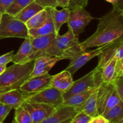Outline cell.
Listing matches in <instances>:
<instances>
[{
	"mask_svg": "<svg viewBox=\"0 0 123 123\" xmlns=\"http://www.w3.org/2000/svg\"><path fill=\"white\" fill-rule=\"evenodd\" d=\"M49 8L52 16L55 32L57 34H59L58 32L62 25L65 23H67L70 9L68 7H64L61 10H58L56 8Z\"/></svg>",
	"mask_w": 123,
	"mask_h": 123,
	"instance_id": "ffe728a7",
	"label": "cell"
},
{
	"mask_svg": "<svg viewBox=\"0 0 123 123\" xmlns=\"http://www.w3.org/2000/svg\"><path fill=\"white\" fill-rule=\"evenodd\" d=\"M48 12L46 8H44L30 18L26 23V27L28 30L40 27L44 24L48 18Z\"/></svg>",
	"mask_w": 123,
	"mask_h": 123,
	"instance_id": "d4e9b609",
	"label": "cell"
},
{
	"mask_svg": "<svg viewBox=\"0 0 123 123\" xmlns=\"http://www.w3.org/2000/svg\"><path fill=\"white\" fill-rule=\"evenodd\" d=\"M57 0H34V2L38 4L43 8H56L57 7V4H56Z\"/></svg>",
	"mask_w": 123,
	"mask_h": 123,
	"instance_id": "d6a6232c",
	"label": "cell"
},
{
	"mask_svg": "<svg viewBox=\"0 0 123 123\" xmlns=\"http://www.w3.org/2000/svg\"><path fill=\"white\" fill-rule=\"evenodd\" d=\"M34 1V0H14L10 6L7 8L6 13L14 16Z\"/></svg>",
	"mask_w": 123,
	"mask_h": 123,
	"instance_id": "83f0119b",
	"label": "cell"
},
{
	"mask_svg": "<svg viewBox=\"0 0 123 123\" xmlns=\"http://www.w3.org/2000/svg\"><path fill=\"white\" fill-rule=\"evenodd\" d=\"M99 23L96 32L83 42L79 46L83 51L93 47L108 44L123 35V1L120 0L108 13L98 18Z\"/></svg>",
	"mask_w": 123,
	"mask_h": 123,
	"instance_id": "6da1fadb",
	"label": "cell"
},
{
	"mask_svg": "<svg viewBox=\"0 0 123 123\" xmlns=\"http://www.w3.org/2000/svg\"><path fill=\"white\" fill-rule=\"evenodd\" d=\"M24 41L20 46L18 52L13 55L12 62L14 64H22L27 62L28 58L31 52V37L28 36L24 38Z\"/></svg>",
	"mask_w": 123,
	"mask_h": 123,
	"instance_id": "44dd1931",
	"label": "cell"
},
{
	"mask_svg": "<svg viewBox=\"0 0 123 123\" xmlns=\"http://www.w3.org/2000/svg\"><path fill=\"white\" fill-rule=\"evenodd\" d=\"M108 123H109V122H108Z\"/></svg>",
	"mask_w": 123,
	"mask_h": 123,
	"instance_id": "f6af8a7d",
	"label": "cell"
},
{
	"mask_svg": "<svg viewBox=\"0 0 123 123\" xmlns=\"http://www.w3.org/2000/svg\"><path fill=\"white\" fill-rule=\"evenodd\" d=\"M117 59L114 57L110 62H108L100 70L101 78L102 82L106 83H112L116 79L115 77V67Z\"/></svg>",
	"mask_w": 123,
	"mask_h": 123,
	"instance_id": "cb8c5ba5",
	"label": "cell"
},
{
	"mask_svg": "<svg viewBox=\"0 0 123 123\" xmlns=\"http://www.w3.org/2000/svg\"><path fill=\"white\" fill-rule=\"evenodd\" d=\"M60 60L61 59L59 57L48 55L37 58L34 61L33 69L30 74V78L48 73L54 65Z\"/></svg>",
	"mask_w": 123,
	"mask_h": 123,
	"instance_id": "7c38bea8",
	"label": "cell"
},
{
	"mask_svg": "<svg viewBox=\"0 0 123 123\" xmlns=\"http://www.w3.org/2000/svg\"><path fill=\"white\" fill-rule=\"evenodd\" d=\"M26 99V96L19 89L11 90L0 95V102L14 109L20 106Z\"/></svg>",
	"mask_w": 123,
	"mask_h": 123,
	"instance_id": "2e32d148",
	"label": "cell"
},
{
	"mask_svg": "<svg viewBox=\"0 0 123 123\" xmlns=\"http://www.w3.org/2000/svg\"><path fill=\"white\" fill-rule=\"evenodd\" d=\"M108 44L101 46L98 47L97 49L91 50V51H84L81 52L78 56H76L74 59L71 60L69 65L67 66L66 70L68 71L72 74H73L90 60L98 56Z\"/></svg>",
	"mask_w": 123,
	"mask_h": 123,
	"instance_id": "8fae6325",
	"label": "cell"
},
{
	"mask_svg": "<svg viewBox=\"0 0 123 123\" xmlns=\"http://www.w3.org/2000/svg\"><path fill=\"white\" fill-rule=\"evenodd\" d=\"M73 81L72 74L68 71L64 70L52 76L50 86L57 89L63 93L70 88Z\"/></svg>",
	"mask_w": 123,
	"mask_h": 123,
	"instance_id": "9a60e30c",
	"label": "cell"
},
{
	"mask_svg": "<svg viewBox=\"0 0 123 123\" xmlns=\"http://www.w3.org/2000/svg\"><path fill=\"white\" fill-rule=\"evenodd\" d=\"M114 89L112 83H106L102 82L98 88L97 94V108L98 115L103 112L107 101Z\"/></svg>",
	"mask_w": 123,
	"mask_h": 123,
	"instance_id": "e0dca14e",
	"label": "cell"
},
{
	"mask_svg": "<svg viewBox=\"0 0 123 123\" xmlns=\"http://www.w3.org/2000/svg\"><path fill=\"white\" fill-rule=\"evenodd\" d=\"M14 0H0V13H6Z\"/></svg>",
	"mask_w": 123,
	"mask_h": 123,
	"instance_id": "8d00e7d4",
	"label": "cell"
},
{
	"mask_svg": "<svg viewBox=\"0 0 123 123\" xmlns=\"http://www.w3.org/2000/svg\"><path fill=\"white\" fill-rule=\"evenodd\" d=\"M34 67V61L14 64L7 67L0 75V95L11 90L19 89L30 78Z\"/></svg>",
	"mask_w": 123,
	"mask_h": 123,
	"instance_id": "3957f363",
	"label": "cell"
},
{
	"mask_svg": "<svg viewBox=\"0 0 123 123\" xmlns=\"http://www.w3.org/2000/svg\"><path fill=\"white\" fill-rule=\"evenodd\" d=\"M102 82L100 70H98L96 67L86 75L73 81L70 88L62 93L63 100H65L71 96L84 92L88 89L99 86Z\"/></svg>",
	"mask_w": 123,
	"mask_h": 123,
	"instance_id": "5b68a950",
	"label": "cell"
},
{
	"mask_svg": "<svg viewBox=\"0 0 123 123\" xmlns=\"http://www.w3.org/2000/svg\"><path fill=\"white\" fill-rule=\"evenodd\" d=\"M72 118L68 119V120H65V121H62V122H61V123H70L71 121H72Z\"/></svg>",
	"mask_w": 123,
	"mask_h": 123,
	"instance_id": "b9f144b4",
	"label": "cell"
},
{
	"mask_svg": "<svg viewBox=\"0 0 123 123\" xmlns=\"http://www.w3.org/2000/svg\"><path fill=\"white\" fill-rule=\"evenodd\" d=\"M115 90L120 98L123 100V77L117 78L113 82Z\"/></svg>",
	"mask_w": 123,
	"mask_h": 123,
	"instance_id": "1f68e13d",
	"label": "cell"
},
{
	"mask_svg": "<svg viewBox=\"0 0 123 123\" xmlns=\"http://www.w3.org/2000/svg\"><path fill=\"white\" fill-rule=\"evenodd\" d=\"M46 8L48 12V15L46 20L44 22V24L40 27L28 30V35L30 37H38V36H45V35L50 34L55 32V26H54V21H53L51 13H50L49 8Z\"/></svg>",
	"mask_w": 123,
	"mask_h": 123,
	"instance_id": "ac0fdd59",
	"label": "cell"
},
{
	"mask_svg": "<svg viewBox=\"0 0 123 123\" xmlns=\"http://www.w3.org/2000/svg\"><path fill=\"white\" fill-rule=\"evenodd\" d=\"M115 77L116 79L120 77H123V60H117Z\"/></svg>",
	"mask_w": 123,
	"mask_h": 123,
	"instance_id": "d590c367",
	"label": "cell"
},
{
	"mask_svg": "<svg viewBox=\"0 0 123 123\" xmlns=\"http://www.w3.org/2000/svg\"><path fill=\"white\" fill-rule=\"evenodd\" d=\"M109 123H118L123 120V101L102 115Z\"/></svg>",
	"mask_w": 123,
	"mask_h": 123,
	"instance_id": "484cf974",
	"label": "cell"
},
{
	"mask_svg": "<svg viewBox=\"0 0 123 123\" xmlns=\"http://www.w3.org/2000/svg\"><path fill=\"white\" fill-rule=\"evenodd\" d=\"M98 88V86L93 90L84 105L79 109V111L84 112L91 118H94L99 115L97 108V94Z\"/></svg>",
	"mask_w": 123,
	"mask_h": 123,
	"instance_id": "7402d4cb",
	"label": "cell"
},
{
	"mask_svg": "<svg viewBox=\"0 0 123 123\" xmlns=\"http://www.w3.org/2000/svg\"></svg>",
	"mask_w": 123,
	"mask_h": 123,
	"instance_id": "bcb514c9",
	"label": "cell"
},
{
	"mask_svg": "<svg viewBox=\"0 0 123 123\" xmlns=\"http://www.w3.org/2000/svg\"><path fill=\"white\" fill-rule=\"evenodd\" d=\"M98 86H96V87L88 89V90H85L84 92L73 95V96L70 97L69 98L64 100L62 105L70 106L74 107V108H77L79 111L80 108L84 105V104L86 102V100L90 97V94L92 93L93 90L96 88L98 87Z\"/></svg>",
	"mask_w": 123,
	"mask_h": 123,
	"instance_id": "d6986e66",
	"label": "cell"
},
{
	"mask_svg": "<svg viewBox=\"0 0 123 123\" xmlns=\"http://www.w3.org/2000/svg\"><path fill=\"white\" fill-rule=\"evenodd\" d=\"M79 112L77 108L62 105L56 108L55 111L51 115L39 123H60L72 118Z\"/></svg>",
	"mask_w": 123,
	"mask_h": 123,
	"instance_id": "4fadbf2b",
	"label": "cell"
},
{
	"mask_svg": "<svg viewBox=\"0 0 123 123\" xmlns=\"http://www.w3.org/2000/svg\"><path fill=\"white\" fill-rule=\"evenodd\" d=\"M12 108L9 106L0 102V123H2Z\"/></svg>",
	"mask_w": 123,
	"mask_h": 123,
	"instance_id": "4dcf8cb0",
	"label": "cell"
},
{
	"mask_svg": "<svg viewBox=\"0 0 123 123\" xmlns=\"http://www.w3.org/2000/svg\"><path fill=\"white\" fill-rule=\"evenodd\" d=\"M52 75L49 73L31 77L25 82L19 88L22 92L26 96L33 95L50 86Z\"/></svg>",
	"mask_w": 123,
	"mask_h": 123,
	"instance_id": "ba28073f",
	"label": "cell"
},
{
	"mask_svg": "<svg viewBox=\"0 0 123 123\" xmlns=\"http://www.w3.org/2000/svg\"><path fill=\"white\" fill-rule=\"evenodd\" d=\"M123 100L120 98L119 95L118 94L116 90H115V88H114V90H113L112 92V94H111L109 99L108 100L106 103V105L105 107L103 112L102 113V114L101 115H103V114H105L106 112H107L109 109H111L113 107L115 106L116 105H117L118 104H119L120 102H123Z\"/></svg>",
	"mask_w": 123,
	"mask_h": 123,
	"instance_id": "f1b7e54d",
	"label": "cell"
},
{
	"mask_svg": "<svg viewBox=\"0 0 123 123\" xmlns=\"http://www.w3.org/2000/svg\"><path fill=\"white\" fill-rule=\"evenodd\" d=\"M44 8L33 1L31 4L28 5L26 7H25L24 9L22 10L20 12H19L18 14H16L14 16V18L25 24L30 18H32L33 16H34L35 14Z\"/></svg>",
	"mask_w": 123,
	"mask_h": 123,
	"instance_id": "603a6c76",
	"label": "cell"
},
{
	"mask_svg": "<svg viewBox=\"0 0 123 123\" xmlns=\"http://www.w3.org/2000/svg\"><path fill=\"white\" fill-rule=\"evenodd\" d=\"M92 118L84 112L80 111L73 117L70 123H90Z\"/></svg>",
	"mask_w": 123,
	"mask_h": 123,
	"instance_id": "f546056e",
	"label": "cell"
},
{
	"mask_svg": "<svg viewBox=\"0 0 123 123\" xmlns=\"http://www.w3.org/2000/svg\"><path fill=\"white\" fill-rule=\"evenodd\" d=\"M118 123H123V120H121V121H119V122Z\"/></svg>",
	"mask_w": 123,
	"mask_h": 123,
	"instance_id": "ee69618b",
	"label": "cell"
},
{
	"mask_svg": "<svg viewBox=\"0 0 123 123\" xmlns=\"http://www.w3.org/2000/svg\"><path fill=\"white\" fill-rule=\"evenodd\" d=\"M13 123H32V120L27 110L21 105L15 109Z\"/></svg>",
	"mask_w": 123,
	"mask_h": 123,
	"instance_id": "4316f807",
	"label": "cell"
},
{
	"mask_svg": "<svg viewBox=\"0 0 123 123\" xmlns=\"http://www.w3.org/2000/svg\"><path fill=\"white\" fill-rule=\"evenodd\" d=\"M13 50L6 53L4 55L0 56V66L7 65L9 62H12L13 56Z\"/></svg>",
	"mask_w": 123,
	"mask_h": 123,
	"instance_id": "836d02e7",
	"label": "cell"
},
{
	"mask_svg": "<svg viewBox=\"0 0 123 123\" xmlns=\"http://www.w3.org/2000/svg\"><path fill=\"white\" fill-rule=\"evenodd\" d=\"M56 34L54 33L45 36H38L36 37H31V42L32 48L31 52L28 58L27 62L34 61L37 58L43 56L44 52L50 46L53 40L56 36Z\"/></svg>",
	"mask_w": 123,
	"mask_h": 123,
	"instance_id": "30bf717a",
	"label": "cell"
},
{
	"mask_svg": "<svg viewBox=\"0 0 123 123\" xmlns=\"http://www.w3.org/2000/svg\"><path fill=\"white\" fill-rule=\"evenodd\" d=\"M6 68H7V65L0 66V75H1L2 73H3V72L6 70Z\"/></svg>",
	"mask_w": 123,
	"mask_h": 123,
	"instance_id": "ab89813d",
	"label": "cell"
},
{
	"mask_svg": "<svg viewBox=\"0 0 123 123\" xmlns=\"http://www.w3.org/2000/svg\"><path fill=\"white\" fill-rule=\"evenodd\" d=\"M27 110L32 120V123H39L51 115L56 108L43 104L25 100L22 105Z\"/></svg>",
	"mask_w": 123,
	"mask_h": 123,
	"instance_id": "9c48e42d",
	"label": "cell"
},
{
	"mask_svg": "<svg viewBox=\"0 0 123 123\" xmlns=\"http://www.w3.org/2000/svg\"><path fill=\"white\" fill-rule=\"evenodd\" d=\"M96 19L84 7L78 6L70 9L67 23L68 29L78 36L85 31L86 26L92 20Z\"/></svg>",
	"mask_w": 123,
	"mask_h": 123,
	"instance_id": "8992f818",
	"label": "cell"
},
{
	"mask_svg": "<svg viewBox=\"0 0 123 123\" xmlns=\"http://www.w3.org/2000/svg\"><path fill=\"white\" fill-rule=\"evenodd\" d=\"M106 119L102 115H98L97 117L92 118L90 123H108Z\"/></svg>",
	"mask_w": 123,
	"mask_h": 123,
	"instance_id": "74e56055",
	"label": "cell"
},
{
	"mask_svg": "<svg viewBox=\"0 0 123 123\" xmlns=\"http://www.w3.org/2000/svg\"><path fill=\"white\" fill-rule=\"evenodd\" d=\"M25 100L34 103H43L56 108L62 105V92L52 86H49L37 93L27 97Z\"/></svg>",
	"mask_w": 123,
	"mask_h": 123,
	"instance_id": "52a82bcc",
	"label": "cell"
},
{
	"mask_svg": "<svg viewBox=\"0 0 123 123\" xmlns=\"http://www.w3.org/2000/svg\"><path fill=\"white\" fill-rule=\"evenodd\" d=\"M78 36L70 30L64 35L56 34L52 42L44 50L43 56H56L61 59L72 60L79 54L84 52L79 46Z\"/></svg>",
	"mask_w": 123,
	"mask_h": 123,
	"instance_id": "7a4b0ae2",
	"label": "cell"
},
{
	"mask_svg": "<svg viewBox=\"0 0 123 123\" xmlns=\"http://www.w3.org/2000/svg\"><path fill=\"white\" fill-rule=\"evenodd\" d=\"M29 36L25 23L7 13L2 14L0 22V39L6 38H25Z\"/></svg>",
	"mask_w": 123,
	"mask_h": 123,
	"instance_id": "277c9868",
	"label": "cell"
},
{
	"mask_svg": "<svg viewBox=\"0 0 123 123\" xmlns=\"http://www.w3.org/2000/svg\"><path fill=\"white\" fill-rule=\"evenodd\" d=\"M2 13H0V22H1V17H2Z\"/></svg>",
	"mask_w": 123,
	"mask_h": 123,
	"instance_id": "7bdbcfd3",
	"label": "cell"
},
{
	"mask_svg": "<svg viewBox=\"0 0 123 123\" xmlns=\"http://www.w3.org/2000/svg\"><path fill=\"white\" fill-rule=\"evenodd\" d=\"M88 2V0H71L68 8H69L70 9H72L74 7H78V6L85 8L87 6Z\"/></svg>",
	"mask_w": 123,
	"mask_h": 123,
	"instance_id": "e575fe53",
	"label": "cell"
},
{
	"mask_svg": "<svg viewBox=\"0 0 123 123\" xmlns=\"http://www.w3.org/2000/svg\"><path fill=\"white\" fill-rule=\"evenodd\" d=\"M105 1H106L107 2H109V3L112 4L113 6H115V5H116L118 3V2L120 0H105Z\"/></svg>",
	"mask_w": 123,
	"mask_h": 123,
	"instance_id": "60d3db41",
	"label": "cell"
},
{
	"mask_svg": "<svg viewBox=\"0 0 123 123\" xmlns=\"http://www.w3.org/2000/svg\"><path fill=\"white\" fill-rule=\"evenodd\" d=\"M70 1L71 0H57L56 1L57 7H61L62 8L68 7Z\"/></svg>",
	"mask_w": 123,
	"mask_h": 123,
	"instance_id": "f35d334b",
	"label": "cell"
},
{
	"mask_svg": "<svg viewBox=\"0 0 123 123\" xmlns=\"http://www.w3.org/2000/svg\"><path fill=\"white\" fill-rule=\"evenodd\" d=\"M121 44H123V37L109 43L107 46L102 50V52L98 55V62L96 68L98 70H101L105 65H106L115 57L117 50Z\"/></svg>",
	"mask_w": 123,
	"mask_h": 123,
	"instance_id": "5bb4252c",
	"label": "cell"
}]
</instances>
